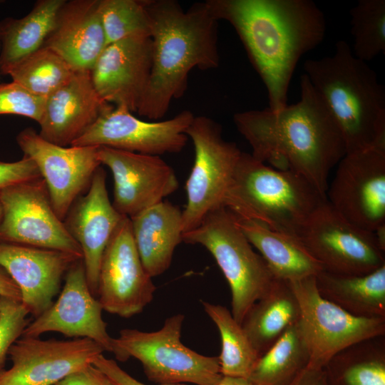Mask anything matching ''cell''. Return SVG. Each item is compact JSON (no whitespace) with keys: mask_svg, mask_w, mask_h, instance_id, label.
<instances>
[{"mask_svg":"<svg viewBox=\"0 0 385 385\" xmlns=\"http://www.w3.org/2000/svg\"><path fill=\"white\" fill-rule=\"evenodd\" d=\"M219 20L241 40L265 86L269 106L287 105L289 84L300 58L324 41L327 21L312 0H209Z\"/></svg>","mask_w":385,"mask_h":385,"instance_id":"1","label":"cell"},{"mask_svg":"<svg viewBox=\"0 0 385 385\" xmlns=\"http://www.w3.org/2000/svg\"><path fill=\"white\" fill-rule=\"evenodd\" d=\"M300 98L278 111L268 107L236 113L234 123L257 160L296 173L326 197L331 170L346 153L342 134L307 76Z\"/></svg>","mask_w":385,"mask_h":385,"instance_id":"2","label":"cell"},{"mask_svg":"<svg viewBox=\"0 0 385 385\" xmlns=\"http://www.w3.org/2000/svg\"><path fill=\"white\" fill-rule=\"evenodd\" d=\"M146 7L151 20L152 67L137 113L158 120L173 99L185 94L192 69L219 66V21L207 1L187 11L173 0H146Z\"/></svg>","mask_w":385,"mask_h":385,"instance_id":"3","label":"cell"},{"mask_svg":"<svg viewBox=\"0 0 385 385\" xmlns=\"http://www.w3.org/2000/svg\"><path fill=\"white\" fill-rule=\"evenodd\" d=\"M304 74L342 134L346 153L385 147V88L376 71L340 40L331 56L307 59Z\"/></svg>","mask_w":385,"mask_h":385,"instance_id":"4","label":"cell"},{"mask_svg":"<svg viewBox=\"0 0 385 385\" xmlns=\"http://www.w3.org/2000/svg\"><path fill=\"white\" fill-rule=\"evenodd\" d=\"M326 200L300 175L268 165L242 151L224 207L239 217L297 238L303 224Z\"/></svg>","mask_w":385,"mask_h":385,"instance_id":"5","label":"cell"},{"mask_svg":"<svg viewBox=\"0 0 385 385\" xmlns=\"http://www.w3.org/2000/svg\"><path fill=\"white\" fill-rule=\"evenodd\" d=\"M183 242L200 245L212 255L230 286L231 313L240 324L277 280L225 207L211 211L198 227L183 233Z\"/></svg>","mask_w":385,"mask_h":385,"instance_id":"6","label":"cell"},{"mask_svg":"<svg viewBox=\"0 0 385 385\" xmlns=\"http://www.w3.org/2000/svg\"><path fill=\"white\" fill-rule=\"evenodd\" d=\"M184 319L182 314L171 316L160 329L150 332L120 330L114 338L115 359H138L148 379L157 384L217 385L222 376L219 358L200 354L182 343Z\"/></svg>","mask_w":385,"mask_h":385,"instance_id":"7","label":"cell"},{"mask_svg":"<svg viewBox=\"0 0 385 385\" xmlns=\"http://www.w3.org/2000/svg\"><path fill=\"white\" fill-rule=\"evenodd\" d=\"M186 135L193 143L195 161L185 184L183 233L198 227L211 211L224 207L242 153L235 143L223 138L221 125L207 116H195Z\"/></svg>","mask_w":385,"mask_h":385,"instance_id":"8","label":"cell"},{"mask_svg":"<svg viewBox=\"0 0 385 385\" xmlns=\"http://www.w3.org/2000/svg\"><path fill=\"white\" fill-rule=\"evenodd\" d=\"M288 282L300 307L297 324L309 352L307 366L323 369L334 355L349 346L385 335V318L347 312L319 294L315 277Z\"/></svg>","mask_w":385,"mask_h":385,"instance_id":"9","label":"cell"},{"mask_svg":"<svg viewBox=\"0 0 385 385\" xmlns=\"http://www.w3.org/2000/svg\"><path fill=\"white\" fill-rule=\"evenodd\" d=\"M297 238L324 270L366 274L385 265L374 232L351 223L326 200L299 229Z\"/></svg>","mask_w":385,"mask_h":385,"instance_id":"10","label":"cell"},{"mask_svg":"<svg viewBox=\"0 0 385 385\" xmlns=\"http://www.w3.org/2000/svg\"><path fill=\"white\" fill-rule=\"evenodd\" d=\"M0 203V242L58 250L82 259L81 247L54 211L42 178L6 188Z\"/></svg>","mask_w":385,"mask_h":385,"instance_id":"11","label":"cell"},{"mask_svg":"<svg viewBox=\"0 0 385 385\" xmlns=\"http://www.w3.org/2000/svg\"><path fill=\"white\" fill-rule=\"evenodd\" d=\"M337 166L328 203L364 230L374 232L385 225V147L347 153Z\"/></svg>","mask_w":385,"mask_h":385,"instance_id":"12","label":"cell"},{"mask_svg":"<svg viewBox=\"0 0 385 385\" xmlns=\"http://www.w3.org/2000/svg\"><path fill=\"white\" fill-rule=\"evenodd\" d=\"M195 115L184 110L161 121H145L127 108L111 106L71 145L107 147L145 155L181 152Z\"/></svg>","mask_w":385,"mask_h":385,"instance_id":"13","label":"cell"},{"mask_svg":"<svg viewBox=\"0 0 385 385\" xmlns=\"http://www.w3.org/2000/svg\"><path fill=\"white\" fill-rule=\"evenodd\" d=\"M136 248L130 220L124 217L103 253L98 279V299L103 310L123 318L143 312L156 287Z\"/></svg>","mask_w":385,"mask_h":385,"instance_id":"14","label":"cell"},{"mask_svg":"<svg viewBox=\"0 0 385 385\" xmlns=\"http://www.w3.org/2000/svg\"><path fill=\"white\" fill-rule=\"evenodd\" d=\"M16 142L24 155L36 164L54 211L63 221L101 165L98 147L60 146L41 138L32 128L21 130Z\"/></svg>","mask_w":385,"mask_h":385,"instance_id":"15","label":"cell"},{"mask_svg":"<svg viewBox=\"0 0 385 385\" xmlns=\"http://www.w3.org/2000/svg\"><path fill=\"white\" fill-rule=\"evenodd\" d=\"M103 351L87 338L42 340L21 336L9 349L12 364L0 371V385H55L92 364Z\"/></svg>","mask_w":385,"mask_h":385,"instance_id":"16","label":"cell"},{"mask_svg":"<svg viewBox=\"0 0 385 385\" xmlns=\"http://www.w3.org/2000/svg\"><path fill=\"white\" fill-rule=\"evenodd\" d=\"M103 310L89 289L83 260H79L67 271L57 300L29 322L21 336L38 337L46 332H56L68 337L87 338L115 356L114 338L107 332Z\"/></svg>","mask_w":385,"mask_h":385,"instance_id":"17","label":"cell"},{"mask_svg":"<svg viewBox=\"0 0 385 385\" xmlns=\"http://www.w3.org/2000/svg\"><path fill=\"white\" fill-rule=\"evenodd\" d=\"M98 153L113 178V205L123 216L131 217L163 201L179 187L173 168L159 155L107 147H98Z\"/></svg>","mask_w":385,"mask_h":385,"instance_id":"18","label":"cell"},{"mask_svg":"<svg viewBox=\"0 0 385 385\" xmlns=\"http://www.w3.org/2000/svg\"><path fill=\"white\" fill-rule=\"evenodd\" d=\"M152 67L150 37H134L108 44L91 71L93 86L106 102L137 113Z\"/></svg>","mask_w":385,"mask_h":385,"instance_id":"19","label":"cell"},{"mask_svg":"<svg viewBox=\"0 0 385 385\" xmlns=\"http://www.w3.org/2000/svg\"><path fill=\"white\" fill-rule=\"evenodd\" d=\"M79 260L58 250L0 242V266L19 288L21 304L35 318L51 307L63 277Z\"/></svg>","mask_w":385,"mask_h":385,"instance_id":"20","label":"cell"},{"mask_svg":"<svg viewBox=\"0 0 385 385\" xmlns=\"http://www.w3.org/2000/svg\"><path fill=\"white\" fill-rule=\"evenodd\" d=\"M125 217L111 202L106 175L101 166L96 171L87 192L71 206L63 222L82 251L88 284L98 297V279L103 253L118 225Z\"/></svg>","mask_w":385,"mask_h":385,"instance_id":"21","label":"cell"},{"mask_svg":"<svg viewBox=\"0 0 385 385\" xmlns=\"http://www.w3.org/2000/svg\"><path fill=\"white\" fill-rule=\"evenodd\" d=\"M111 104L97 93L91 71H76L46 99L39 135L60 146H70Z\"/></svg>","mask_w":385,"mask_h":385,"instance_id":"22","label":"cell"},{"mask_svg":"<svg viewBox=\"0 0 385 385\" xmlns=\"http://www.w3.org/2000/svg\"><path fill=\"white\" fill-rule=\"evenodd\" d=\"M99 4L100 0L65 1L43 45L76 71H91L107 46Z\"/></svg>","mask_w":385,"mask_h":385,"instance_id":"23","label":"cell"},{"mask_svg":"<svg viewBox=\"0 0 385 385\" xmlns=\"http://www.w3.org/2000/svg\"><path fill=\"white\" fill-rule=\"evenodd\" d=\"M129 218L146 272L151 277L164 273L170 266L175 248L183 242L182 210L163 200Z\"/></svg>","mask_w":385,"mask_h":385,"instance_id":"24","label":"cell"},{"mask_svg":"<svg viewBox=\"0 0 385 385\" xmlns=\"http://www.w3.org/2000/svg\"><path fill=\"white\" fill-rule=\"evenodd\" d=\"M234 215L237 226L259 251L276 279L297 281L316 277L324 270L297 238Z\"/></svg>","mask_w":385,"mask_h":385,"instance_id":"25","label":"cell"},{"mask_svg":"<svg viewBox=\"0 0 385 385\" xmlns=\"http://www.w3.org/2000/svg\"><path fill=\"white\" fill-rule=\"evenodd\" d=\"M315 279L319 294L347 312L356 317L385 318V265L366 274L322 270Z\"/></svg>","mask_w":385,"mask_h":385,"instance_id":"26","label":"cell"},{"mask_svg":"<svg viewBox=\"0 0 385 385\" xmlns=\"http://www.w3.org/2000/svg\"><path fill=\"white\" fill-rule=\"evenodd\" d=\"M299 317V304L289 283L277 279L270 291L250 307L241 324L260 356Z\"/></svg>","mask_w":385,"mask_h":385,"instance_id":"27","label":"cell"},{"mask_svg":"<svg viewBox=\"0 0 385 385\" xmlns=\"http://www.w3.org/2000/svg\"><path fill=\"white\" fill-rule=\"evenodd\" d=\"M66 0H39L25 16L0 21V73L41 48Z\"/></svg>","mask_w":385,"mask_h":385,"instance_id":"28","label":"cell"},{"mask_svg":"<svg viewBox=\"0 0 385 385\" xmlns=\"http://www.w3.org/2000/svg\"><path fill=\"white\" fill-rule=\"evenodd\" d=\"M323 369L328 385H385L384 336L349 346Z\"/></svg>","mask_w":385,"mask_h":385,"instance_id":"29","label":"cell"},{"mask_svg":"<svg viewBox=\"0 0 385 385\" xmlns=\"http://www.w3.org/2000/svg\"><path fill=\"white\" fill-rule=\"evenodd\" d=\"M297 323L259 357L248 379L257 385H289L307 367L309 352Z\"/></svg>","mask_w":385,"mask_h":385,"instance_id":"30","label":"cell"},{"mask_svg":"<svg viewBox=\"0 0 385 385\" xmlns=\"http://www.w3.org/2000/svg\"><path fill=\"white\" fill-rule=\"evenodd\" d=\"M201 303L220 332L221 352L218 358L222 376L247 379L260 355L242 324L225 307L205 301Z\"/></svg>","mask_w":385,"mask_h":385,"instance_id":"31","label":"cell"},{"mask_svg":"<svg viewBox=\"0 0 385 385\" xmlns=\"http://www.w3.org/2000/svg\"><path fill=\"white\" fill-rule=\"evenodd\" d=\"M75 72L61 56L42 46L11 66L5 75L34 95L46 98Z\"/></svg>","mask_w":385,"mask_h":385,"instance_id":"32","label":"cell"},{"mask_svg":"<svg viewBox=\"0 0 385 385\" xmlns=\"http://www.w3.org/2000/svg\"><path fill=\"white\" fill-rule=\"evenodd\" d=\"M354 55L365 61L385 52V0H359L349 11Z\"/></svg>","mask_w":385,"mask_h":385,"instance_id":"33","label":"cell"},{"mask_svg":"<svg viewBox=\"0 0 385 385\" xmlns=\"http://www.w3.org/2000/svg\"><path fill=\"white\" fill-rule=\"evenodd\" d=\"M106 43L134 37H150L146 0H100Z\"/></svg>","mask_w":385,"mask_h":385,"instance_id":"34","label":"cell"},{"mask_svg":"<svg viewBox=\"0 0 385 385\" xmlns=\"http://www.w3.org/2000/svg\"><path fill=\"white\" fill-rule=\"evenodd\" d=\"M45 98L30 93L19 83H0V115H17L40 123L45 108Z\"/></svg>","mask_w":385,"mask_h":385,"instance_id":"35","label":"cell"},{"mask_svg":"<svg viewBox=\"0 0 385 385\" xmlns=\"http://www.w3.org/2000/svg\"><path fill=\"white\" fill-rule=\"evenodd\" d=\"M28 314L20 302L0 297V371L4 369L10 346L29 322Z\"/></svg>","mask_w":385,"mask_h":385,"instance_id":"36","label":"cell"},{"mask_svg":"<svg viewBox=\"0 0 385 385\" xmlns=\"http://www.w3.org/2000/svg\"><path fill=\"white\" fill-rule=\"evenodd\" d=\"M41 178L34 162L24 155L15 162H4L0 160V194L6 188Z\"/></svg>","mask_w":385,"mask_h":385,"instance_id":"37","label":"cell"},{"mask_svg":"<svg viewBox=\"0 0 385 385\" xmlns=\"http://www.w3.org/2000/svg\"><path fill=\"white\" fill-rule=\"evenodd\" d=\"M55 385H118L93 364L67 376Z\"/></svg>","mask_w":385,"mask_h":385,"instance_id":"38","label":"cell"},{"mask_svg":"<svg viewBox=\"0 0 385 385\" xmlns=\"http://www.w3.org/2000/svg\"><path fill=\"white\" fill-rule=\"evenodd\" d=\"M93 366L105 373L118 385H146L128 374L121 369L115 361L106 358L103 354L99 355L93 362ZM158 385H183L181 384H158Z\"/></svg>","mask_w":385,"mask_h":385,"instance_id":"39","label":"cell"},{"mask_svg":"<svg viewBox=\"0 0 385 385\" xmlns=\"http://www.w3.org/2000/svg\"><path fill=\"white\" fill-rule=\"evenodd\" d=\"M289 385H328L324 369L307 366Z\"/></svg>","mask_w":385,"mask_h":385,"instance_id":"40","label":"cell"},{"mask_svg":"<svg viewBox=\"0 0 385 385\" xmlns=\"http://www.w3.org/2000/svg\"><path fill=\"white\" fill-rule=\"evenodd\" d=\"M0 297L21 302L20 289L4 268L0 266Z\"/></svg>","mask_w":385,"mask_h":385,"instance_id":"41","label":"cell"},{"mask_svg":"<svg viewBox=\"0 0 385 385\" xmlns=\"http://www.w3.org/2000/svg\"><path fill=\"white\" fill-rule=\"evenodd\" d=\"M217 385H257L250 379L241 377L222 376Z\"/></svg>","mask_w":385,"mask_h":385,"instance_id":"42","label":"cell"},{"mask_svg":"<svg viewBox=\"0 0 385 385\" xmlns=\"http://www.w3.org/2000/svg\"><path fill=\"white\" fill-rule=\"evenodd\" d=\"M1 217H2V208H1V203H0V222H1Z\"/></svg>","mask_w":385,"mask_h":385,"instance_id":"43","label":"cell"},{"mask_svg":"<svg viewBox=\"0 0 385 385\" xmlns=\"http://www.w3.org/2000/svg\"><path fill=\"white\" fill-rule=\"evenodd\" d=\"M0 48H1V45H0Z\"/></svg>","mask_w":385,"mask_h":385,"instance_id":"44","label":"cell"}]
</instances>
